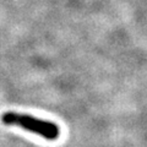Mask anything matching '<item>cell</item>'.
<instances>
[{"mask_svg":"<svg viewBox=\"0 0 147 147\" xmlns=\"http://www.w3.org/2000/svg\"><path fill=\"white\" fill-rule=\"evenodd\" d=\"M1 123L7 126H18L50 141L57 140L60 135V129L57 124L27 115V114H20L15 112L4 113L1 115Z\"/></svg>","mask_w":147,"mask_h":147,"instance_id":"obj_1","label":"cell"}]
</instances>
